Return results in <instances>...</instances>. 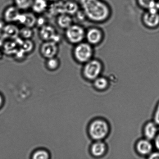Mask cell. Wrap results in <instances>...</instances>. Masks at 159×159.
<instances>
[{"label": "cell", "instance_id": "5", "mask_svg": "<svg viewBox=\"0 0 159 159\" xmlns=\"http://www.w3.org/2000/svg\"><path fill=\"white\" fill-rule=\"evenodd\" d=\"M64 37L70 44L75 45L85 41L86 29L78 23H73L64 30Z\"/></svg>", "mask_w": 159, "mask_h": 159}, {"label": "cell", "instance_id": "29", "mask_svg": "<svg viewBox=\"0 0 159 159\" xmlns=\"http://www.w3.org/2000/svg\"><path fill=\"white\" fill-rule=\"evenodd\" d=\"M154 120L157 125H159V102L156 109L154 115Z\"/></svg>", "mask_w": 159, "mask_h": 159}, {"label": "cell", "instance_id": "9", "mask_svg": "<svg viewBox=\"0 0 159 159\" xmlns=\"http://www.w3.org/2000/svg\"><path fill=\"white\" fill-rule=\"evenodd\" d=\"M142 21L146 28L153 29L159 25V12L155 10L145 11L142 16Z\"/></svg>", "mask_w": 159, "mask_h": 159}, {"label": "cell", "instance_id": "12", "mask_svg": "<svg viewBox=\"0 0 159 159\" xmlns=\"http://www.w3.org/2000/svg\"><path fill=\"white\" fill-rule=\"evenodd\" d=\"M136 149L137 152L140 155L148 156L152 152L153 146L150 140L145 138L138 141L136 144Z\"/></svg>", "mask_w": 159, "mask_h": 159}, {"label": "cell", "instance_id": "20", "mask_svg": "<svg viewBox=\"0 0 159 159\" xmlns=\"http://www.w3.org/2000/svg\"><path fill=\"white\" fill-rule=\"evenodd\" d=\"M45 66L48 70L54 71L59 69L61 65V61L57 57L46 59L45 61Z\"/></svg>", "mask_w": 159, "mask_h": 159}, {"label": "cell", "instance_id": "13", "mask_svg": "<svg viewBox=\"0 0 159 159\" xmlns=\"http://www.w3.org/2000/svg\"><path fill=\"white\" fill-rule=\"evenodd\" d=\"M20 28L16 23H7L2 32L6 39H14L19 37Z\"/></svg>", "mask_w": 159, "mask_h": 159}, {"label": "cell", "instance_id": "30", "mask_svg": "<svg viewBox=\"0 0 159 159\" xmlns=\"http://www.w3.org/2000/svg\"><path fill=\"white\" fill-rule=\"evenodd\" d=\"M149 158L150 159H159V151L152 152L149 156Z\"/></svg>", "mask_w": 159, "mask_h": 159}, {"label": "cell", "instance_id": "24", "mask_svg": "<svg viewBox=\"0 0 159 159\" xmlns=\"http://www.w3.org/2000/svg\"><path fill=\"white\" fill-rule=\"evenodd\" d=\"M34 35L33 28L22 26L20 29L19 37L23 40L32 39Z\"/></svg>", "mask_w": 159, "mask_h": 159}, {"label": "cell", "instance_id": "36", "mask_svg": "<svg viewBox=\"0 0 159 159\" xmlns=\"http://www.w3.org/2000/svg\"><path fill=\"white\" fill-rule=\"evenodd\" d=\"M49 2H54L58 1H61V0H47Z\"/></svg>", "mask_w": 159, "mask_h": 159}, {"label": "cell", "instance_id": "6", "mask_svg": "<svg viewBox=\"0 0 159 159\" xmlns=\"http://www.w3.org/2000/svg\"><path fill=\"white\" fill-rule=\"evenodd\" d=\"M38 35L43 42L53 41L60 44L61 40L56 28L48 23L39 28Z\"/></svg>", "mask_w": 159, "mask_h": 159}, {"label": "cell", "instance_id": "35", "mask_svg": "<svg viewBox=\"0 0 159 159\" xmlns=\"http://www.w3.org/2000/svg\"><path fill=\"white\" fill-rule=\"evenodd\" d=\"M156 7L159 12V0L158 1L157 0L156 2Z\"/></svg>", "mask_w": 159, "mask_h": 159}, {"label": "cell", "instance_id": "7", "mask_svg": "<svg viewBox=\"0 0 159 159\" xmlns=\"http://www.w3.org/2000/svg\"><path fill=\"white\" fill-rule=\"evenodd\" d=\"M104 38L103 31L98 26H91L86 29L85 41L93 47L100 44Z\"/></svg>", "mask_w": 159, "mask_h": 159}, {"label": "cell", "instance_id": "18", "mask_svg": "<svg viewBox=\"0 0 159 159\" xmlns=\"http://www.w3.org/2000/svg\"><path fill=\"white\" fill-rule=\"evenodd\" d=\"M158 125L154 121L146 123L144 128V134L145 138L152 141L155 139L158 134Z\"/></svg>", "mask_w": 159, "mask_h": 159}, {"label": "cell", "instance_id": "19", "mask_svg": "<svg viewBox=\"0 0 159 159\" xmlns=\"http://www.w3.org/2000/svg\"><path fill=\"white\" fill-rule=\"evenodd\" d=\"M63 2L61 0L60 1L51 2V4H49L46 12L51 16L55 17L63 13Z\"/></svg>", "mask_w": 159, "mask_h": 159}, {"label": "cell", "instance_id": "27", "mask_svg": "<svg viewBox=\"0 0 159 159\" xmlns=\"http://www.w3.org/2000/svg\"><path fill=\"white\" fill-rule=\"evenodd\" d=\"M73 18L75 19L76 21L79 23L84 22L88 20L85 12L81 8L73 16Z\"/></svg>", "mask_w": 159, "mask_h": 159}, {"label": "cell", "instance_id": "32", "mask_svg": "<svg viewBox=\"0 0 159 159\" xmlns=\"http://www.w3.org/2000/svg\"><path fill=\"white\" fill-rule=\"evenodd\" d=\"M6 24V23L3 19H0V33H2L4 30L5 26Z\"/></svg>", "mask_w": 159, "mask_h": 159}, {"label": "cell", "instance_id": "3", "mask_svg": "<svg viewBox=\"0 0 159 159\" xmlns=\"http://www.w3.org/2000/svg\"><path fill=\"white\" fill-rule=\"evenodd\" d=\"M110 128L108 123L102 119H96L90 123L88 132L90 138L96 141H102L108 135Z\"/></svg>", "mask_w": 159, "mask_h": 159}, {"label": "cell", "instance_id": "16", "mask_svg": "<svg viewBox=\"0 0 159 159\" xmlns=\"http://www.w3.org/2000/svg\"><path fill=\"white\" fill-rule=\"evenodd\" d=\"M107 149V145L103 141H96L92 144L90 150L93 157H100L106 153Z\"/></svg>", "mask_w": 159, "mask_h": 159}, {"label": "cell", "instance_id": "23", "mask_svg": "<svg viewBox=\"0 0 159 159\" xmlns=\"http://www.w3.org/2000/svg\"><path fill=\"white\" fill-rule=\"evenodd\" d=\"M35 48V44L32 39L22 40L20 48L28 55L33 52Z\"/></svg>", "mask_w": 159, "mask_h": 159}, {"label": "cell", "instance_id": "22", "mask_svg": "<svg viewBox=\"0 0 159 159\" xmlns=\"http://www.w3.org/2000/svg\"><path fill=\"white\" fill-rule=\"evenodd\" d=\"M34 0H13V5L21 11L30 9Z\"/></svg>", "mask_w": 159, "mask_h": 159}, {"label": "cell", "instance_id": "10", "mask_svg": "<svg viewBox=\"0 0 159 159\" xmlns=\"http://www.w3.org/2000/svg\"><path fill=\"white\" fill-rule=\"evenodd\" d=\"M33 12L28 11L21 12L17 23L22 26L34 28L36 25L37 16Z\"/></svg>", "mask_w": 159, "mask_h": 159}, {"label": "cell", "instance_id": "11", "mask_svg": "<svg viewBox=\"0 0 159 159\" xmlns=\"http://www.w3.org/2000/svg\"><path fill=\"white\" fill-rule=\"evenodd\" d=\"M21 11L13 4L7 6L3 13V20L7 23H17Z\"/></svg>", "mask_w": 159, "mask_h": 159}, {"label": "cell", "instance_id": "17", "mask_svg": "<svg viewBox=\"0 0 159 159\" xmlns=\"http://www.w3.org/2000/svg\"><path fill=\"white\" fill-rule=\"evenodd\" d=\"M49 2L47 0H34L30 9L36 15H43L48 10Z\"/></svg>", "mask_w": 159, "mask_h": 159}, {"label": "cell", "instance_id": "34", "mask_svg": "<svg viewBox=\"0 0 159 159\" xmlns=\"http://www.w3.org/2000/svg\"><path fill=\"white\" fill-rule=\"evenodd\" d=\"M4 99L3 96L0 94V108L2 107L4 104Z\"/></svg>", "mask_w": 159, "mask_h": 159}, {"label": "cell", "instance_id": "4", "mask_svg": "<svg viewBox=\"0 0 159 159\" xmlns=\"http://www.w3.org/2000/svg\"><path fill=\"white\" fill-rule=\"evenodd\" d=\"M104 69V65L99 59L93 57L83 65L82 73L84 78L93 81L101 75Z\"/></svg>", "mask_w": 159, "mask_h": 159}, {"label": "cell", "instance_id": "2", "mask_svg": "<svg viewBox=\"0 0 159 159\" xmlns=\"http://www.w3.org/2000/svg\"><path fill=\"white\" fill-rule=\"evenodd\" d=\"M94 47L84 41L74 45L72 56L75 61L79 64L84 65L94 57Z\"/></svg>", "mask_w": 159, "mask_h": 159}, {"label": "cell", "instance_id": "26", "mask_svg": "<svg viewBox=\"0 0 159 159\" xmlns=\"http://www.w3.org/2000/svg\"><path fill=\"white\" fill-rule=\"evenodd\" d=\"M157 0H136L137 3L141 8L145 11L156 7Z\"/></svg>", "mask_w": 159, "mask_h": 159}, {"label": "cell", "instance_id": "33", "mask_svg": "<svg viewBox=\"0 0 159 159\" xmlns=\"http://www.w3.org/2000/svg\"><path fill=\"white\" fill-rule=\"evenodd\" d=\"M154 139L155 147L159 151V133L158 134Z\"/></svg>", "mask_w": 159, "mask_h": 159}, {"label": "cell", "instance_id": "14", "mask_svg": "<svg viewBox=\"0 0 159 159\" xmlns=\"http://www.w3.org/2000/svg\"><path fill=\"white\" fill-rule=\"evenodd\" d=\"M56 18V24L57 26L64 30L74 23L73 17L68 14H61Z\"/></svg>", "mask_w": 159, "mask_h": 159}, {"label": "cell", "instance_id": "25", "mask_svg": "<svg viewBox=\"0 0 159 159\" xmlns=\"http://www.w3.org/2000/svg\"><path fill=\"white\" fill-rule=\"evenodd\" d=\"M93 81V85L95 88L98 90H103L107 88L109 85L108 80L106 77H102L101 75L94 80Z\"/></svg>", "mask_w": 159, "mask_h": 159}, {"label": "cell", "instance_id": "31", "mask_svg": "<svg viewBox=\"0 0 159 159\" xmlns=\"http://www.w3.org/2000/svg\"><path fill=\"white\" fill-rule=\"evenodd\" d=\"M6 39L2 33H0V48H2Z\"/></svg>", "mask_w": 159, "mask_h": 159}, {"label": "cell", "instance_id": "21", "mask_svg": "<svg viewBox=\"0 0 159 159\" xmlns=\"http://www.w3.org/2000/svg\"><path fill=\"white\" fill-rule=\"evenodd\" d=\"M30 157L32 159H49L51 158V154L47 149L39 148L32 152Z\"/></svg>", "mask_w": 159, "mask_h": 159}, {"label": "cell", "instance_id": "1", "mask_svg": "<svg viewBox=\"0 0 159 159\" xmlns=\"http://www.w3.org/2000/svg\"><path fill=\"white\" fill-rule=\"evenodd\" d=\"M80 8L92 22L102 23L108 21L112 15L111 7L104 0H79Z\"/></svg>", "mask_w": 159, "mask_h": 159}, {"label": "cell", "instance_id": "28", "mask_svg": "<svg viewBox=\"0 0 159 159\" xmlns=\"http://www.w3.org/2000/svg\"><path fill=\"white\" fill-rule=\"evenodd\" d=\"M39 16H37L36 25V26H37L40 28L44 25L47 24V21L45 17L42 16V15H40Z\"/></svg>", "mask_w": 159, "mask_h": 159}, {"label": "cell", "instance_id": "15", "mask_svg": "<svg viewBox=\"0 0 159 159\" xmlns=\"http://www.w3.org/2000/svg\"><path fill=\"white\" fill-rule=\"evenodd\" d=\"M63 13L73 17L80 9L79 2L75 0H66L63 1Z\"/></svg>", "mask_w": 159, "mask_h": 159}, {"label": "cell", "instance_id": "8", "mask_svg": "<svg viewBox=\"0 0 159 159\" xmlns=\"http://www.w3.org/2000/svg\"><path fill=\"white\" fill-rule=\"evenodd\" d=\"M59 51V44L53 41L43 42L39 48L40 56L45 60L57 57Z\"/></svg>", "mask_w": 159, "mask_h": 159}]
</instances>
